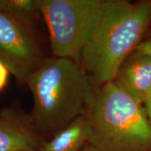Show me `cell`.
Here are the masks:
<instances>
[{"mask_svg": "<svg viewBox=\"0 0 151 151\" xmlns=\"http://www.w3.org/2000/svg\"><path fill=\"white\" fill-rule=\"evenodd\" d=\"M46 60L34 28L0 10V61L10 72L27 83Z\"/></svg>", "mask_w": 151, "mask_h": 151, "instance_id": "5b68a950", "label": "cell"}, {"mask_svg": "<svg viewBox=\"0 0 151 151\" xmlns=\"http://www.w3.org/2000/svg\"><path fill=\"white\" fill-rule=\"evenodd\" d=\"M0 10L33 28L41 15L40 0H0Z\"/></svg>", "mask_w": 151, "mask_h": 151, "instance_id": "9c48e42d", "label": "cell"}, {"mask_svg": "<svg viewBox=\"0 0 151 151\" xmlns=\"http://www.w3.org/2000/svg\"><path fill=\"white\" fill-rule=\"evenodd\" d=\"M40 137L29 116L13 109L0 112V151L36 150Z\"/></svg>", "mask_w": 151, "mask_h": 151, "instance_id": "8992f818", "label": "cell"}, {"mask_svg": "<svg viewBox=\"0 0 151 151\" xmlns=\"http://www.w3.org/2000/svg\"><path fill=\"white\" fill-rule=\"evenodd\" d=\"M90 146L99 151H151V124L141 103L114 81L97 91L86 111Z\"/></svg>", "mask_w": 151, "mask_h": 151, "instance_id": "3957f363", "label": "cell"}, {"mask_svg": "<svg viewBox=\"0 0 151 151\" xmlns=\"http://www.w3.org/2000/svg\"><path fill=\"white\" fill-rule=\"evenodd\" d=\"M81 151H99L98 150H97L95 148H94L93 146H88V147H86L84 149H83V150H81Z\"/></svg>", "mask_w": 151, "mask_h": 151, "instance_id": "4fadbf2b", "label": "cell"}, {"mask_svg": "<svg viewBox=\"0 0 151 151\" xmlns=\"http://www.w3.org/2000/svg\"><path fill=\"white\" fill-rule=\"evenodd\" d=\"M113 81L143 103L151 90V56L135 50L122 63Z\"/></svg>", "mask_w": 151, "mask_h": 151, "instance_id": "52a82bcc", "label": "cell"}, {"mask_svg": "<svg viewBox=\"0 0 151 151\" xmlns=\"http://www.w3.org/2000/svg\"><path fill=\"white\" fill-rule=\"evenodd\" d=\"M10 73L8 67L2 62L0 61V92L6 86Z\"/></svg>", "mask_w": 151, "mask_h": 151, "instance_id": "30bf717a", "label": "cell"}, {"mask_svg": "<svg viewBox=\"0 0 151 151\" xmlns=\"http://www.w3.org/2000/svg\"><path fill=\"white\" fill-rule=\"evenodd\" d=\"M90 134L89 120L83 115L57 132L51 140L41 146L39 151H81L85 143L89 141Z\"/></svg>", "mask_w": 151, "mask_h": 151, "instance_id": "ba28073f", "label": "cell"}, {"mask_svg": "<svg viewBox=\"0 0 151 151\" xmlns=\"http://www.w3.org/2000/svg\"><path fill=\"white\" fill-rule=\"evenodd\" d=\"M29 151H37V150H29Z\"/></svg>", "mask_w": 151, "mask_h": 151, "instance_id": "9a60e30c", "label": "cell"}, {"mask_svg": "<svg viewBox=\"0 0 151 151\" xmlns=\"http://www.w3.org/2000/svg\"><path fill=\"white\" fill-rule=\"evenodd\" d=\"M151 23V1L104 0L87 41L81 65L94 84L114 81L124 60L141 42Z\"/></svg>", "mask_w": 151, "mask_h": 151, "instance_id": "6da1fadb", "label": "cell"}, {"mask_svg": "<svg viewBox=\"0 0 151 151\" xmlns=\"http://www.w3.org/2000/svg\"><path fill=\"white\" fill-rule=\"evenodd\" d=\"M104 0H40L41 14L55 58L81 65V53L102 11Z\"/></svg>", "mask_w": 151, "mask_h": 151, "instance_id": "277c9868", "label": "cell"}, {"mask_svg": "<svg viewBox=\"0 0 151 151\" xmlns=\"http://www.w3.org/2000/svg\"><path fill=\"white\" fill-rule=\"evenodd\" d=\"M143 103L145 104V107H143V108H144L147 118L151 124V97L146 98Z\"/></svg>", "mask_w": 151, "mask_h": 151, "instance_id": "7c38bea8", "label": "cell"}, {"mask_svg": "<svg viewBox=\"0 0 151 151\" xmlns=\"http://www.w3.org/2000/svg\"><path fill=\"white\" fill-rule=\"evenodd\" d=\"M27 84L34 101L30 120L37 130L48 133L86 115L97 92L83 68L67 58L46 59Z\"/></svg>", "mask_w": 151, "mask_h": 151, "instance_id": "7a4b0ae2", "label": "cell"}, {"mask_svg": "<svg viewBox=\"0 0 151 151\" xmlns=\"http://www.w3.org/2000/svg\"><path fill=\"white\" fill-rule=\"evenodd\" d=\"M151 97V90H150V92H149V94H148V97ZM148 97H147V98H148Z\"/></svg>", "mask_w": 151, "mask_h": 151, "instance_id": "5bb4252c", "label": "cell"}, {"mask_svg": "<svg viewBox=\"0 0 151 151\" xmlns=\"http://www.w3.org/2000/svg\"><path fill=\"white\" fill-rule=\"evenodd\" d=\"M135 50L151 56V35L146 40L141 41Z\"/></svg>", "mask_w": 151, "mask_h": 151, "instance_id": "8fae6325", "label": "cell"}]
</instances>
